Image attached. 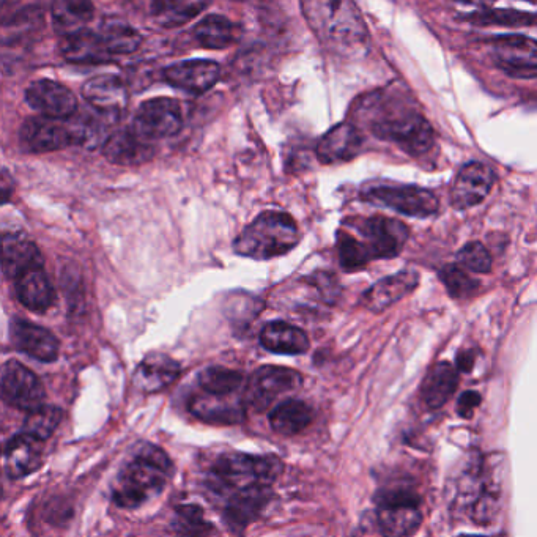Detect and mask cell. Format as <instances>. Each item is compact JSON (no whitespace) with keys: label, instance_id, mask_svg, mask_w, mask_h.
I'll return each mask as SVG.
<instances>
[{"label":"cell","instance_id":"6da1fadb","mask_svg":"<svg viewBox=\"0 0 537 537\" xmlns=\"http://www.w3.org/2000/svg\"><path fill=\"white\" fill-rule=\"evenodd\" d=\"M358 122L366 125L375 138L393 142L402 152L421 156L435 144V133L413 101L399 93H369L356 103L353 114Z\"/></svg>","mask_w":537,"mask_h":537},{"label":"cell","instance_id":"7a4b0ae2","mask_svg":"<svg viewBox=\"0 0 537 537\" xmlns=\"http://www.w3.org/2000/svg\"><path fill=\"white\" fill-rule=\"evenodd\" d=\"M174 473L171 457L152 443L136 446L123 463L112 487V500L123 509H136L158 497Z\"/></svg>","mask_w":537,"mask_h":537},{"label":"cell","instance_id":"3957f363","mask_svg":"<svg viewBox=\"0 0 537 537\" xmlns=\"http://www.w3.org/2000/svg\"><path fill=\"white\" fill-rule=\"evenodd\" d=\"M304 16L317 37L342 54H355L367 45V29L360 10L352 2H304Z\"/></svg>","mask_w":537,"mask_h":537},{"label":"cell","instance_id":"277c9868","mask_svg":"<svg viewBox=\"0 0 537 537\" xmlns=\"http://www.w3.org/2000/svg\"><path fill=\"white\" fill-rule=\"evenodd\" d=\"M300 230L292 216L281 212H263L246 227L234 243L238 256L270 260L297 248Z\"/></svg>","mask_w":537,"mask_h":537},{"label":"cell","instance_id":"5b68a950","mask_svg":"<svg viewBox=\"0 0 537 537\" xmlns=\"http://www.w3.org/2000/svg\"><path fill=\"white\" fill-rule=\"evenodd\" d=\"M282 463L275 456H252L230 452L213 463L208 484L219 495L238 492L252 486H271L278 479Z\"/></svg>","mask_w":537,"mask_h":537},{"label":"cell","instance_id":"8992f818","mask_svg":"<svg viewBox=\"0 0 537 537\" xmlns=\"http://www.w3.org/2000/svg\"><path fill=\"white\" fill-rule=\"evenodd\" d=\"M377 522L385 537L413 536L423 523L421 500L412 490H386L377 497Z\"/></svg>","mask_w":537,"mask_h":537},{"label":"cell","instance_id":"52a82bcc","mask_svg":"<svg viewBox=\"0 0 537 537\" xmlns=\"http://www.w3.org/2000/svg\"><path fill=\"white\" fill-rule=\"evenodd\" d=\"M367 204L389 208L412 218H430L437 215L440 202L430 189L415 185H372L361 193Z\"/></svg>","mask_w":537,"mask_h":537},{"label":"cell","instance_id":"ba28073f","mask_svg":"<svg viewBox=\"0 0 537 537\" xmlns=\"http://www.w3.org/2000/svg\"><path fill=\"white\" fill-rule=\"evenodd\" d=\"M493 62L511 78H537V40L520 35H503L487 40Z\"/></svg>","mask_w":537,"mask_h":537},{"label":"cell","instance_id":"9c48e42d","mask_svg":"<svg viewBox=\"0 0 537 537\" xmlns=\"http://www.w3.org/2000/svg\"><path fill=\"white\" fill-rule=\"evenodd\" d=\"M182 126V106L172 98L144 101L133 120V130L149 142L171 138L182 130Z\"/></svg>","mask_w":537,"mask_h":537},{"label":"cell","instance_id":"30bf717a","mask_svg":"<svg viewBox=\"0 0 537 537\" xmlns=\"http://www.w3.org/2000/svg\"><path fill=\"white\" fill-rule=\"evenodd\" d=\"M303 377L295 369L282 366H262L252 374L245 389V402L256 412H265L273 400L282 394L297 391Z\"/></svg>","mask_w":537,"mask_h":537},{"label":"cell","instance_id":"8fae6325","mask_svg":"<svg viewBox=\"0 0 537 537\" xmlns=\"http://www.w3.org/2000/svg\"><path fill=\"white\" fill-rule=\"evenodd\" d=\"M2 397L8 405L30 413L43 405L46 391L29 367L10 360L2 367Z\"/></svg>","mask_w":537,"mask_h":537},{"label":"cell","instance_id":"7c38bea8","mask_svg":"<svg viewBox=\"0 0 537 537\" xmlns=\"http://www.w3.org/2000/svg\"><path fill=\"white\" fill-rule=\"evenodd\" d=\"M356 229L363 235V243L371 252L372 260L399 256L410 237V230L402 221L388 216L360 219Z\"/></svg>","mask_w":537,"mask_h":537},{"label":"cell","instance_id":"4fadbf2b","mask_svg":"<svg viewBox=\"0 0 537 537\" xmlns=\"http://www.w3.org/2000/svg\"><path fill=\"white\" fill-rule=\"evenodd\" d=\"M19 145L27 153L57 152L76 145V138L70 120L32 117L19 130Z\"/></svg>","mask_w":537,"mask_h":537},{"label":"cell","instance_id":"5bb4252c","mask_svg":"<svg viewBox=\"0 0 537 537\" xmlns=\"http://www.w3.org/2000/svg\"><path fill=\"white\" fill-rule=\"evenodd\" d=\"M26 101L41 117L68 120L78 111L75 93L51 79H38L26 89Z\"/></svg>","mask_w":537,"mask_h":537},{"label":"cell","instance_id":"9a60e30c","mask_svg":"<svg viewBox=\"0 0 537 537\" xmlns=\"http://www.w3.org/2000/svg\"><path fill=\"white\" fill-rule=\"evenodd\" d=\"M497 175L487 164L473 161L457 172L451 188V205L456 210H468L481 204L489 196Z\"/></svg>","mask_w":537,"mask_h":537},{"label":"cell","instance_id":"2e32d148","mask_svg":"<svg viewBox=\"0 0 537 537\" xmlns=\"http://www.w3.org/2000/svg\"><path fill=\"white\" fill-rule=\"evenodd\" d=\"M271 497V486H252L230 493L224 508V519L230 530L243 533L265 511Z\"/></svg>","mask_w":537,"mask_h":537},{"label":"cell","instance_id":"e0dca14e","mask_svg":"<svg viewBox=\"0 0 537 537\" xmlns=\"http://www.w3.org/2000/svg\"><path fill=\"white\" fill-rule=\"evenodd\" d=\"M164 81L183 92L202 95L218 82L221 68L213 60H185L164 70Z\"/></svg>","mask_w":537,"mask_h":537},{"label":"cell","instance_id":"ac0fdd59","mask_svg":"<svg viewBox=\"0 0 537 537\" xmlns=\"http://www.w3.org/2000/svg\"><path fill=\"white\" fill-rule=\"evenodd\" d=\"M10 338L16 350L41 363H52L59 356L60 345L56 336L43 326L27 320H13L10 325Z\"/></svg>","mask_w":537,"mask_h":537},{"label":"cell","instance_id":"d6986e66","mask_svg":"<svg viewBox=\"0 0 537 537\" xmlns=\"http://www.w3.org/2000/svg\"><path fill=\"white\" fill-rule=\"evenodd\" d=\"M82 97L98 114L117 117L125 111L128 104V89L119 76L100 75L82 86Z\"/></svg>","mask_w":537,"mask_h":537},{"label":"cell","instance_id":"ffe728a7","mask_svg":"<svg viewBox=\"0 0 537 537\" xmlns=\"http://www.w3.org/2000/svg\"><path fill=\"white\" fill-rule=\"evenodd\" d=\"M188 410L204 423L230 426L245 419L246 402L240 397H216L197 391L189 397Z\"/></svg>","mask_w":537,"mask_h":537},{"label":"cell","instance_id":"44dd1931","mask_svg":"<svg viewBox=\"0 0 537 537\" xmlns=\"http://www.w3.org/2000/svg\"><path fill=\"white\" fill-rule=\"evenodd\" d=\"M363 134L353 123L344 122L333 126L317 144V158L323 164L352 161L363 147Z\"/></svg>","mask_w":537,"mask_h":537},{"label":"cell","instance_id":"7402d4cb","mask_svg":"<svg viewBox=\"0 0 537 537\" xmlns=\"http://www.w3.org/2000/svg\"><path fill=\"white\" fill-rule=\"evenodd\" d=\"M419 275L416 271L405 270L399 271L396 275L388 276V278L380 279L375 282L374 286L364 292L361 303L364 308L380 314L391 308L397 301L407 297L413 290L418 287Z\"/></svg>","mask_w":537,"mask_h":537},{"label":"cell","instance_id":"603a6c76","mask_svg":"<svg viewBox=\"0 0 537 537\" xmlns=\"http://www.w3.org/2000/svg\"><path fill=\"white\" fill-rule=\"evenodd\" d=\"M152 142L145 141L131 128L115 131L103 144V155L119 166H139L155 156Z\"/></svg>","mask_w":537,"mask_h":537},{"label":"cell","instance_id":"cb8c5ba5","mask_svg":"<svg viewBox=\"0 0 537 537\" xmlns=\"http://www.w3.org/2000/svg\"><path fill=\"white\" fill-rule=\"evenodd\" d=\"M60 54L68 62L81 65H104L114 57L104 45L101 35L89 29L65 35L60 41Z\"/></svg>","mask_w":537,"mask_h":537},{"label":"cell","instance_id":"d4e9b609","mask_svg":"<svg viewBox=\"0 0 537 537\" xmlns=\"http://www.w3.org/2000/svg\"><path fill=\"white\" fill-rule=\"evenodd\" d=\"M38 267H43V257L34 241H30L21 234H13V232L4 234L2 270H4L5 278L15 281L26 271Z\"/></svg>","mask_w":537,"mask_h":537},{"label":"cell","instance_id":"484cf974","mask_svg":"<svg viewBox=\"0 0 537 537\" xmlns=\"http://www.w3.org/2000/svg\"><path fill=\"white\" fill-rule=\"evenodd\" d=\"M182 367L171 356L164 353H150L134 372V385L147 394L163 391L180 377Z\"/></svg>","mask_w":537,"mask_h":537},{"label":"cell","instance_id":"4316f807","mask_svg":"<svg viewBox=\"0 0 537 537\" xmlns=\"http://www.w3.org/2000/svg\"><path fill=\"white\" fill-rule=\"evenodd\" d=\"M43 441L19 434L8 440L5 446V470L12 479L26 478L37 471L43 459Z\"/></svg>","mask_w":537,"mask_h":537},{"label":"cell","instance_id":"83f0119b","mask_svg":"<svg viewBox=\"0 0 537 537\" xmlns=\"http://www.w3.org/2000/svg\"><path fill=\"white\" fill-rule=\"evenodd\" d=\"M15 293L19 303L32 312H46L56 301V292L43 267L32 268L16 278Z\"/></svg>","mask_w":537,"mask_h":537},{"label":"cell","instance_id":"f1b7e54d","mask_svg":"<svg viewBox=\"0 0 537 537\" xmlns=\"http://www.w3.org/2000/svg\"><path fill=\"white\" fill-rule=\"evenodd\" d=\"M260 344L278 355H303L309 350V338L303 330L281 320L267 323L260 331Z\"/></svg>","mask_w":537,"mask_h":537},{"label":"cell","instance_id":"f546056e","mask_svg":"<svg viewBox=\"0 0 537 537\" xmlns=\"http://www.w3.org/2000/svg\"><path fill=\"white\" fill-rule=\"evenodd\" d=\"M459 385V371L452 364H435L423 382V399L430 410H438L454 396Z\"/></svg>","mask_w":537,"mask_h":537},{"label":"cell","instance_id":"4dcf8cb0","mask_svg":"<svg viewBox=\"0 0 537 537\" xmlns=\"http://www.w3.org/2000/svg\"><path fill=\"white\" fill-rule=\"evenodd\" d=\"M312 416H314L312 408L306 402L289 399L276 405L271 410L268 419H270L271 429L275 430L276 434L293 437L303 432L312 423Z\"/></svg>","mask_w":537,"mask_h":537},{"label":"cell","instance_id":"1f68e13d","mask_svg":"<svg viewBox=\"0 0 537 537\" xmlns=\"http://www.w3.org/2000/svg\"><path fill=\"white\" fill-rule=\"evenodd\" d=\"M246 389L245 377L223 366L207 367L197 375V391L216 397H237Z\"/></svg>","mask_w":537,"mask_h":537},{"label":"cell","instance_id":"d6a6232c","mask_svg":"<svg viewBox=\"0 0 537 537\" xmlns=\"http://www.w3.org/2000/svg\"><path fill=\"white\" fill-rule=\"evenodd\" d=\"M93 12L95 8L87 0H57L51 7L52 23L65 37L84 29V24L93 18Z\"/></svg>","mask_w":537,"mask_h":537},{"label":"cell","instance_id":"836d02e7","mask_svg":"<svg viewBox=\"0 0 537 537\" xmlns=\"http://www.w3.org/2000/svg\"><path fill=\"white\" fill-rule=\"evenodd\" d=\"M194 37L204 48L226 49L238 40V27L226 16L208 15L197 24Z\"/></svg>","mask_w":537,"mask_h":537},{"label":"cell","instance_id":"e575fe53","mask_svg":"<svg viewBox=\"0 0 537 537\" xmlns=\"http://www.w3.org/2000/svg\"><path fill=\"white\" fill-rule=\"evenodd\" d=\"M207 2H191V0H174V2H153L150 5L153 19L163 27H180L196 18L208 7Z\"/></svg>","mask_w":537,"mask_h":537},{"label":"cell","instance_id":"d590c367","mask_svg":"<svg viewBox=\"0 0 537 537\" xmlns=\"http://www.w3.org/2000/svg\"><path fill=\"white\" fill-rule=\"evenodd\" d=\"M98 34L103 38L104 45H106L112 56L134 52L139 48L142 41L138 30L133 29L130 24L114 18L104 21Z\"/></svg>","mask_w":537,"mask_h":537},{"label":"cell","instance_id":"8d00e7d4","mask_svg":"<svg viewBox=\"0 0 537 537\" xmlns=\"http://www.w3.org/2000/svg\"><path fill=\"white\" fill-rule=\"evenodd\" d=\"M174 530L177 537H213L216 528L205 519L204 509L196 504H182L175 509Z\"/></svg>","mask_w":537,"mask_h":537},{"label":"cell","instance_id":"74e56055","mask_svg":"<svg viewBox=\"0 0 537 537\" xmlns=\"http://www.w3.org/2000/svg\"><path fill=\"white\" fill-rule=\"evenodd\" d=\"M463 21L475 26H501V27H530L537 23V16L533 13L517 12V10H478L462 16Z\"/></svg>","mask_w":537,"mask_h":537},{"label":"cell","instance_id":"f35d334b","mask_svg":"<svg viewBox=\"0 0 537 537\" xmlns=\"http://www.w3.org/2000/svg\"><path fill=\"white\" fill-rule=\"evenodd\" d=\"M63 413L59 407H51V405H41L34 412L27 413L24 419V434L37 440L45 441L56 432L62 421Z\"/></svg>","mask_w":537,"mask_h":537},{"label":"cell","instance_id":"ab89813d","mask_svg":"<svg viewBox=\"0 0 537 537\" xmlns=\"http://www.w3.org/2000/svg\"><path fill=\"white\" fill-rule=\"evenodd\" d=\"M336 246H338V257L342 270L349 271V273L363 270L367 263L372 260L371 252L363 241L353 237L345 230H339L338 245Z\"/></svg>","mask_w":537,"mask_h":537},{"label":"cell","instance_id":"60d3db41","mask_svg":"<svg viewBox=\"0 0 537 537\" xmlns=\"http://www.w3.org/2000/svg\"><path fill=\"white\" fill-rule=\"evenodd\" d=\"M438 276H440V281L445 284L449 295L456 300L473 297L476 290L479 289V281L471 278L467 271L459 265H446L445 268H441Z\"/></svg>","mask_w":537,"mask_h":537},{"label":"cell","instance_id":"b9f144b4","mask_svg":"<svg viewBox=\"0 0 537 537\" xmlns=\"http://www.w3.org/2000/svg\"><path fill=\"white\" fill-rule=\"evenodd\" d=\"M457 260L463 268L478 275H487L492 270V256H490L489 249L479 241H471L463 246L457 252Z\"/></svg>","mask_w":537,"mask_h":537},{"label":"cell","instance_id":"7bdbcfd3","mask_svg":"<svg viewBox=\"0 0 537 537\" xmlns=\"http://www.w3.org/2000/svg\"><path fill=\"white\" fill-rule=\"evenodd\" d=\"M311 282L314 284L315 289L322 293V297L326 301L336 300L339 297V293H341V287L336 281V276L328 275V273H317V275L312 276Z\"/></svg>","mask_w":537,"mask_h":537},{"label":"cell","instance_id":"ee69618b","mask_svg":"<svg viewBox=\"0 0 537 537\" xmlns=\"http://www.w3.org/2000/svg\"><path fill=\"white\" fill-rule=\"evenodd\" d=\"M479 404H481V394L476 393V391H465L460 396L457 412L463 418H471Z\"/></svg>","mask_w":537,"mask_h":537},{"label":"cell","instance_id":"f6af8a7d","mask_svg":"<svg viewBox=\"0 0 537 537\" xmlns=\"http://www.w3.org/2000/svg\"><path fill=\"white\" fill-rule=\"evenodd\" d=\"M475 366V353L468 350V352H462L457 356V369L460 372H468Z\"/></svg>","mask_w":537,"mask_h":537},{"label":"cell","instance_id":"bcb514c9","mask_svg":"<svg viewBox=\"0 0 537 537\" xmlns=\"http://www.w3.org/2000/svg\"><path fill=\"white\" fill-rule=\"evenodd\" d=\"M8 183L10 182V175H8L7 171H4V175H2V183H0V188H2V202L4 204H7L8 202V196H10V193H12V186H8Z\"/></svg>","mask_w":537,"mask_h":537},{"label":"cell","instance_id":"7dc6e473","mask_svg":"<svg viewBox=\"0 0 537 537\" xmlns=\"http://www.w3.org/2000/svg\"><path fill=\"white\" fill-rule=\"evenodd\" d=\"M462 537H481V536H462Z\"/></svg>","mask_w":537,"mask_h":537}]
</instances>
